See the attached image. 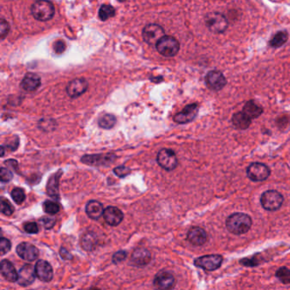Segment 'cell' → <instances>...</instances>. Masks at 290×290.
I'll return each instance as SVG.
<instances>
[{
	"mask_svg": "<svg viewBox=\"0 0 290 290\" xmlns=\"http://www.w3.org/2000/svg\"><path fill=\"white\" fill-rule=\"evenodd\" d=\"M223 261V257L220 254H208L199 257L194 260V265L205 271H215L220 268Z\"/></svg>",
	"mask_w": 290,
	"mask_h": 290,
	"instance_id": "6",
	"label": "cell"
},
{
	"mask_svg": "<svg viewBox=\"0 0 290 290\" xmlns=\"http://www.w3.org/2000/svg\"><path fill=\"white\" fill-rule=\"evenodd\" d=\"M153 284L155 287L160 290H170L174 286L175 279L171 273L163 271L157 274Z\"/></svg>",
	"mask_w": 290,
	"mask_h": 290,
	"instance_id": "18",
	"label": "cell"
},
{
	"mask_svg": "<svg viewBox=\"0 0 290 290\" xmlns=\"http://www.w3.org/2000/svg\"><path fill=\"white\" fill-rule=\"evenodd\" d=\"M145 42L150 44L158 43L159 40L165 37V30L159 25L149 24L145 27L142 32Z\"/></svg>",
	"mask_w": 290,
	"mask_h": 290,
	"instance_id": "10",
	"label": "cell"
},
{
	"mask_svg": "<svg viewBox=\"0 0 290 290\" xmlns=\"http://www.w3.org/2000/svg\"><path fill=\"white\" fill-rule=\"evenodd\" d=\"M207 28L214 34H222L228 27L226 17L220 13H209L205 17Z\"/></svg>",
	"mask_w": 290,
	"mask_h": 290,
	"instance_id": "4",
	"label": "cell"
},
{
	"mask_svg": "<svg viewBox=\"0 0 290 290\" xmlns=\"http://www.w3.org/2000/svg\"><path fill=\"white\" fill-rule=\"evenodd\" d=\"M66 43L63 40H58L54 43V50L56 54H62L66 50Z\"/></svg>",
	"mask_w": 290,
	"mask_h": 290,
	"instance_id": "43",
	"label": "cell"
},
{
	"mask_svg": "<svg viewBox=\"0 0 290 290\" xmlns=\"http://www.w3.org/2000/svg\"><path fill=\"white\" fill-rule=\"evenodd\" d=\"M119 2H124L125 0H119Z\"/></svg>",
	"mask_w": 290,
	"mask_h": 290,
	"instance_id": "46",
	"label": "cell"
},
{
	"mask_svg": "<svg viewBox=\"0 0 290 290\" xmlns=\"http://www.w3.org/2000/svg\"><path fill=\"white\" fill-rule=\"evenodd\" d=\"M43 208L46 214L51 215H55L60 211V205L56 202L50 200H47L43 203Z\"/></svg>",
	"mask_w": 290,
	"mask_h": 290,
	"instance_id": "31",
	"label": "cell"
},
{
	"mask_svg": "<svg viewBox=\"0 0 290 290\" xmlns=\"http://www.w3.org/2000/svg\"><path fill=\"white\" fill-rule=\"evenodd\" d=\"M11 249V243L9 239L5 238H1L0 239V253L1 255H4L8 253Z\"/></svg>",
	"mask_w": 290,
	"mask_h": 290,
	"instance_id": "35",
	"label": "cell"
},
{
	"mask_svg": "<svg viewBox=\"0 0 290 290\" xmlns=\"http://www.w3.org/2000/svg\"><path fill=\"white\" fill-rule=\"evenodd\" d=\"M205 82L209 89L215 91L223 89L226 84V78L223 74L215 70L208 72L205 78Z\"/></svg>",
	"mask_w": 290,
	"mask_h": 290,
	"instance_id": "11",
	"label": "cell"
},
{
	"mask_svg": "<svg viewBox=\"0 0 290 290\" xmlns=\"http://www.w3.org/2000/svg\"><path fill=\"white\" fill-rule=\"evenodd\" d=\"M4 155V147H1V156L3 157Z\"/></svg>",
	"mask_w": 290,
	"mask_h": 290,
	"instance_id": "45",
	"label": "cell"
},
{
	"mask_svg": "<svg viewBox=\"0 0 290 290\" xmlns=\"http://www.w3.org/2000/svg\"><path fill=\"white\" fill-rule=\"evenodd\" d=\"M16 253L22 259L27 261H34L36 260L40 252L37 248L29 243H22L16 247Z\"/></svg>",
	"mask_w": 290,
	"mask_h": 290,
	"instance_id": "13",
	"label": "cell"
},
{
	"mask_svg": "<svg viewBox=\"0 0 290 290\" xmlns=\"http://www.w3.org/2000/svg\"><path fill=\"white\" fill-rule=\"evenodd\" d=\"M243 112L250 119H257L262 114L263 109L253 101H248L245 105Z\"/></svg>",
	"mask_w": 290,
	"mask_h": 290,
	"instance_id": "27",
	"label": "cell"
},
{
	"mask_svg": "<svg viewBox=\"0 0 290 290\" xmlns=\"http://www.w3.org/2000/svg\"><path fill=\"white\" fill-rule=\"evenodd\" d=\"M284 197L275 190H268L260 197V204L266 210L276 211L281 208Z\"/></svg>",
	"mask_w": 290,
	"mask_h": 290,
	"instance_id": "3",
	"label": "cell"
},
{
	"mask_svg": "<svg viewBox=\"0 0 290 290\" xmlns=\"http://www.w3.org/2000/svg\"><path fill=\"white\" fill-rule=\"evenodd\" d=\"M60 255L65 260H72V258H73V255L64 248H61L60 249Z\"/></svg>",
	"mask_w": 290,
	"mask_h": 290,
	"instance_id": "44",
	"label": "cell"
},
{
	"mask_svg": "<svg viewBox=\"0 0 290 290\" xmlns=\"http://www.w3.org/2000/svg\"><path fill=\"white\" fill-rule=\"evenodd\" d=\"M276 277L284 284H290V270L287 267H280L276 272Z\"/></svg>",
	"mask_w": 290,
	"mask_h": 290,
	"instance_id": "32",
	"label": "cell"
},
{
	"mask_svg": "<svg viewBox=\"0 0 290 290\" xmlns=\"http://www.w3.org/2000/svg\"><path fill=\"white\" fill-rule=\"evenodd\" d=\"M127 258V252L126 251L120 250L114 253L113 256V262L115 264L122 262Z\"/></svg>",
	"mask_w": 290,
	"mask_h": 290,
	"instance_id": "42",
	"label": "cell"
},
{
	"mask_svg": "<svg viewBox=\"0 0 290 290\" xmlns=\"http://www.w3.org/2000/svg\"><path fill=\"white\" fill-rule=\"evenodd\" d=\"M187 240L194 246H202L208 240V235L205 229L199 226H194L187 233Z\"/></svg>",
	"mask_w": 290,
	"mask_h": 290,
	"instance_id": "16",
	"label": "cell"
},
{
	"mask_svg": "<svg viewBox=\"0 0 290 290\" xmlns=\"http://www.w3.org/2000/svg\"><path fill=\"white\" fill-rule=\"evenodd\" d=\"M226 226L232 234L242 235L250 229L252 219L249 214L245 213H234L226 219Z\"/></svg>",
	"mask_w": 290,
	"mask_h": 290,
	"instance_id": "1",
	"label": "cell"
},
{
	"mask_svg": "<svg viewBox=\"0 0 290 290\" xmlns=\"http://www.w3.org/2000/svg\"><path fill=\"white\" fill-rule=\"evenodd\" d=\"M31 10L34 18L40 22H47L55 15V7L47 0H38L33 4Z\"/></svg>",
	"mask_w": 290,
	"mask_h": 290,
	"instance_id": "2",
	"label": "cell"
},
{
	"mask_svg": "<svg viewBox=\"0 0 290 290\" xmlns=\"http://www.w3.org/2000/svg\"><path fill=\"white\" fill-rule=\"evenodd\" d=\"M85 211L87 215L92 220H98L104 213L102 205L100 202L95 200H91L87 204Z\"/></svg>",
	"mask_w": 290,
	"mask_h": 290,
	"instance_id": "24",
	"label": "cell"
},
{
	"mask_svg": "<svg viewBox=\"0 0 290 290\" xmlns=\"http://www.w3.org/2000/svg\"><path fill=\"white\" fill-rule=\"evenodd\" d=\"M114 15H115V9L113 6L108 5V4L102 5L99 10V17L103 22L107 21L111 17H113Z\"/></svg>",
	"mask_w": 290,
	"mask_h": 290,
	"instance_id": "30",
	"label": "cell"
},
{
	"mask_svg": "<svg viewBox=\"0 0 290 290\" xmlns=\"http://www.w3.org/2000/svg\"><path fill=\"white\" fill-rule=\"evenodd\" d=\"M157 161L165 170H173L176 168L178 165L177 157L174 151L167 148L160 150L157 156Z\"/></svg>",
	"mask_w": 290,
	"mask_h": 290,
	"instance_id": "7",
	"label": "cell"
},
{
	"mask_svg": "<svg viewBox=\"0 0 290 290\" xmlns=\"http://www.w3.org/2000/svg\"><path fill=\"white\" fill-rule=\"evenodd\" d=\"M62 171L59 170L55 174H53L47 183V193L49 194V197H51L52 199L59 200L60 199V196H59V180L61 178Z\"/></svg>",
	"mask_w": 290,
	"mask_h": 290,
	"instance_id": "21",
	"label": "cell"
},
{
	"mask_svg": "<svg viewBox=\"0 0 290 290\" xmlns=\"http://www.w3.org/2000/svg\"><path fill=\"white\" fill-rule=\"evenodd\" d=\"M103 217L108 225L116 226L122 222L123 219H124V214L119 208L110 206V207H107L106 209H104Z\"/></svg>",
	"mask_w": 290,
	"mask_h": 290,
	"instance_id": "19",
	"label": "cell"
},
{
	"mask_svg": "<svg viewBox=\"0 0 290 290\" xmlns=\"http://www.w3.org/2000/svg\"><path fill=\"white\" fill-rule=\"evenodd\" d=\"M14 212V208H13L12 205L9 204L8 200L2 199L1 201V213L4 214V215H11Z\"/></svg>",
	"mask_w": 290,
	"mask_h": 290,
	"instance_id": "34",
	"label": "cell"
},
{
	"mask_svg": "<svg viewBox=\"0 0 290 290\" xmlns=\"http://www.w3.org/2000/svg\"><path fill=\"white\" fill-rule=\"evenodd\" d=\"M9 32V25L8 22L2 19L1 22H0V35H1V39L3 40L4 38L6 37Z\"/></svg>",
	"mask_w": 290,
	"mask_h": 290,
	"instance_id": "39",
	"label": "cell"
},
{
	"mask_svg": "<svg viewBox=\"0 0 290 290\" xmlns=\"http://www.w3.org/2000/svg\"><path fill=\"white\" fill-rule=\"evenodd\" d=\"M11 198L17 205H21L26 199V194L22 188H15L11 191Z\"/></svg>",
	"mask_w": 290,
	"mask_h": 290,
	"instance_id": "33",
	"label": "cell"
},
{
	"mask_svg": "<svg viewBox=\"0 0 290 290\" xmlns=\"http://www.w3.org/2000/svg\"><path fill=\"white\" fill-rule=\"evenodd\" d=\"M24 230L29 234H36L39 232V226L36 222H28L24 225Z\"/></svg>",
	"mask_w": 290,
	"mask_h": 290,
	"instance_id": "41",
	"label": "cell"
},
{
	"mask_svg": "<svg viewBox=\"0 0 290 290\" xmlns=\"http://www.w3.org/2000/svg\"><path fill=\"white\" fill-rule=\"evenodd\" d=\"M252 119L245 114L244 112H239L233 115L232 117V124L238 129H247L251 124Z\"/></svg>",
	"mask_w": 290,
	"mask_h": 290,
	"instance_id": "26",
	"label": "cell"
},
{
	"mask_svg": "<svg viewBox=\"0 0 290 290\" xmlns=\"http://www.w3.org/2000/svg\"><path fill=\"white\" fill-rule=\"evenodd\" d=\"M98 245V238L93 232L84 233L81 238V247L85 251H92L95 249Z\"/></svg>",
	"mask_w": 290,
	"mask_h": 290,
	"instance_id": "25",
	"label": "cell"
},
{
	"mask_svg": "<svg viewBox=\"0 0 290 290\" xmlns=\"http://www.w3.org/2000/svg\"><path fill=\"white\" fill-rule=\"evenodd\" d=\"M157 49L161 55L166 57H172L177 55L180 49V43L177 40L170 36H165L157 43Z\"/></svg>",
	"mask_w": 290,
	"mask_h": 290,
	"instance_id": "5",
	"label": "cell"
},
{
	"mask_svg": "<svg viewBox=\"0 0 290 290\" xmlns=\"http://www.w3.org/2000/svg\"><path fill=\"white\" fill-rule=\"evenodd\" d=\"M41 80L40 77L34 74H28L21 83V87L26 91L33 92L40 87Z\"/></svg>",
	"mask_w": 290,
	"mask_h": 290,
	"instance_id": "23",
	"label": "cell"
},
{
	"mask_svg": "<svg viewBox=\"0 0 290 290\" xmlns=\"http://www.w3.org/2000/svg\"><path fill=\"white\" fill-rule=\"evenodd\" d=\"M117 157L114 154H95L84 155L81 159V162L89 166H108L112 165Z\"/></svg>",
	"mask_w": 290,
	"mask_h": 290,
	"instance_id": "9",
	"label": "cell"
},
{
	"mask_svg": "<svg viewBox=\"0 0 290 290\" xmlns=\"http://www.w3.org/2000/svg\"><path fill=\"white\" fill-rule=\"evenodd\" d=\"M116 118L113 114H105L99 119V126L105 129L113 128L116 124Z\"/></svg>",
	"mask_w": 290,
	"mask_h": 290,
	"instance_id": "29",
	"label": "cell"
},
{
	"mask_svg": "<svg viewBox=\"0 0 290 290\" xmlns=\"http://www.w3.org/2000/svg\"><path fill=\"white\" fill-rule=\"evenodd\" d=\"M113 172L120 178L126 177L130 173V169L125 166H119L113 169Z\"/></svg>",
	"mask_w": 290,
	"mask_h": 290,
	"instance_id": "38",
	"label": "cell"
},
{
	"mask_svg": "<svg viewBox=\"0 0 290 290\" xmlns=\"http://www.w3.org/2000/svg\"><path fill=\"white\" fill-rule=\"evenodd\" d=\"M288 39H289V35H288L287 32L280 31V32L277 33L271 40L270 45L273 48H279L287 42Z\"/></svg>",
	"mask_w": 290,
	"mask_h": 290,
	"instance_id": "28",
	"label": "cell"
},
{
	"mask_svg": "<svg viewBox=\"0 0 290 290\" xmlns=\"http://www.w3.org/2000/svg\"><path fill=\"white\" fill-rule=\"evenodd\" d=\"M36 277L37 276H36V272H35V267H34L30 264H27L20 269L17 282H18L19 285L27 287L28 285L34 284Z\"/></svg>",
	"mask_w": 290,
	"mask_h": 290,
	"instance_id": "14",
	"label": "cell"
},
{
	"mask_svg": "<svg viewBox=\"0 0 290 290\" xmlns=\"http://www.w3.org/2000/svg\"><path fill=\"white\" fill-rule=\"evenodd\" d=\"M1 274L4 279L10 283H15L18 280V273L9 260H3L1 261Z\"/></svg>",
	"mask_w": 290,
	"mask_h": 290,
	"instance_id": "22",
	"label": "cell"
},
{
	"mask_svg": "<svg viewBox=\"0 0 290 290\" xmlns=\"http://www.w3.org/2000/svg\"><path fill=\"white\" fill-rule=\"evenodd\" d=\"M13 174L12 172L10 171L9 169L6 168H1L0 169V180L3 183L9 182L10 180H12Z\"/></svg>",
	"mask_w": 290,
	"mask_h": 290,
	"instance_id": "36",
	"label": "cell"
},
{
	"mask_svg": "<svg viewBox=\"0 0 290 290\" xmlns=\"http://www.w3.org/2000/svg\"><path fill=\"white\" fill-rule=\"evenodd\" d=\"M55 124L53 119H42L40 121V128L45 131L46 126H48V131L52 130L55 128Z\"/></svg>",
	"mask_w": 290,
	"mask_h": 290,
	"instance_id": "37",
	"label": "cell"
},
{
	"mask_svg": "<svg viewBox=\"0 0 290 290\" xmlns=\"http://www.w3.org/2000/svg\"><path fill=\"white\" fill-rule=\"evenodd\" d=\"M270 168L261 163H253L247 168L248 177L253 181H263L270 176Z\"/></svg>",
	"mask_w": 290,
	"mask_h": 290,
	"instance_id": "8",
	"label": "cell"
},
{
	"mask_svg": "<svg viewBox=\"0 0 290 290\" xmlns=\"http://www.w3.org/2000/svg\"><path fill=\"white\" fill-rule=\"evenodd\" d=\"M151 261V253L146 249H137L132 253L131 262L136 266H145Z\"/></svg>",
	"mask_w": 290,
	"mask_h": 290,
	"instance_id": "20",
	"label": "cell"
},
{
	"mask_svg": "<svg viewBox=\"0 0 290 290\" xmlns=\"http://www.w3.org/2000/svg\"><path fill=\"white\" fill-rule=\"evenodd\" d=\"M88 89V82L83 79H77L71 81L67 87L68 95L72 98L79 97Z\"/></svg>",
	"mask_w": 290,
	"mask_h": 290,
	"instance_id": "17",
	"label": "cell"
},
{
	"mask_svg": "<svg viewBox=\"0 0 290 290\" xmlns=\"http://www.w3.org/2000/svg\"><path fill=\"white\" fill-rule=\"evenodd\" d=\"M40 223L43 225L45 229H51L55 223V219L54 217H44L40 220Z\"/></svg>",
	"mask_w": 290,
	"mask_h": 290,
	"instance_id": "40",
	"label": "cell"
},
{
	"mask_svg": "<svg viewBox=\"0 0 290 290\" xmlns=\"http://www.w3.org/2000/svg\"><path fill=\"white\" fill-rule=\"evenodd\" d=\"M199 108V105L197 103L187 105L183 110L175 114V116L174 117V122L181 124L192 122L198 115Z\"/></svg>",
	"mask_w": 290,
	"mask_h": 290,
	"instance_id": "12",
	"label": "cell"
},
{
	"mask_svg": "<svg viewBox=\"0 0 290 290\" xmlns=\"http://www.w3.org/2000/svg\"><path fill=\"white\" fill-rule=\"evenodd\" d=\"M35 272L37 278L42 282H50L53 278L52 266L46 260H40L35 265Z\"/></svg>",
	"mask_w": 290,
	"mask_h": 290,
	"instance_id": "15",
	"label": "cell"
}]
</instances>
